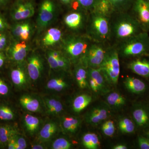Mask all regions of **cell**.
Listing matches in <instances>:
<instances>
[{
	"instance_id": "obj_38",
	"label": "cell",
	"mask_w": 149,
	"mask_h": 149,
	"mask_svg": "<svg viewBox=\"0 0 149 149\" xmlns=\"http://www.w3.org/2000/svg\"><path fill=\"white\" fill-rule=\"evenodd\" d=\"M14 137L15 141V149H24L27 148V141L22 134L18 132L15 135Z\"/></svg>"
},
{
	"instance_id": "obj_25",
	"label": "cell",
	"mask_w": 149,
	"mask_h": 149,
	"mask_svg": "<svg viewBox=\"0 0 149 149\" xmlns=\"http://www.w3.org/2000/svg\"><path fill=\"white\" fill-rule=\"evenodd\" d=\"M92 101V96L87 94H82L76 96L73 99L72 108L75 113H80L90 104Z\"/></svg>"
},
{
	"instance_id": "obj_7",
	"label": "cell",
	"mask_w": 149,
	"mask_h": 149,
	"mask_svg": "<svg viewBox=\"0 0 149 149\" xmlns=\"http://www.w3.org/2000/svg\"><path fill=\"white\" fill-rule=\"evenodd\" d=\"M61 131L58 120L50 119L44 123L36 136V141L49 144Z\"/></svg>"
},
{
	"instance_id": "obj_35",
	"label": "cell",
	"mask_w": 149,
	"mask_h": 149,
	"mask_svg": "<svg viewBox=\"0 0 149 149\" xmlns=\"http://www.w3.org/2000/svg\"><path fill=\"white\" fill-rule=\"evenodd\" d=\"M16 118V113L11 108L6 105H0V120H13Z\"/></svg>"
},
{
	"instance_id": "obj_4",
	"label": "cell",
	"mask_w": 149,
	"mask_h": 149,
	"mask_svg": "<svg viewBox=\"0 0 149 149\" xmlns=\"http://www.w3.org/2000/svg\"><path fill=\"white\" fill-rule=\"evenodd\" d=\"M108 16L95 12L91 19V30L93 37L97 40H103L109 37L110 26Z\"/></svg>"
},
{
	"instance_id": "obj_14",
	"label": "cell",
	"mask_w": 149,
	"mask_h": 149,
	"mask_svg": "<svg viewBox=\"0 0 149 149\" xmlns=\"http://www.w3.org/2000/svg\"><path fill=\"white\" fill-rule=\"evenodd\" d=\"M11 79L13 85L19 90H26L31 85V80L27 70L23 68L18 67L13 70L11 72Z\"/></svg>"
},
{
	"instance_id": "obj_28",
	"label": "cell",
	"mask_w": 149,
	"mask_h": 149,
	"mask_svg": "<svg viewBox=\"0 0 149 149\" xmlns=\"http://www.w3.org/2000/svg\"><path fill=\"white\" fill-rule=\"evenodd\" d=\"M12 32L15 37L23 41H26L29 39L30 36L31 27L28 23H19L15 25Z\"/></svg>"
},
{
	"instance_id": "obj_37",
	"label": "cell",
	"mask_w": 149,
	"mask_h": 149,
	"mask_svg": "<svg viewBox=\"0 0 149 149\" xmlns=\"http://www.w3.org/2000/svg\"><path fill=\"white\" fill-rule=\"evenodd\" d=\"M102 131L104 135L108 137L113 136L115 132V127L113 120H109L105 121L102 126Z\"/></svg>"
},
{
	"instance_id": "obj_24",
	"label": "cell",
	"mask_w": 149,
	"mask_h": 149,
	"mask_svg": "<svg viewBox=\"0 0 149 149\" xmlns=\"http://www.w3.org/2000/svg\"><path fill=\"white\" fill-rule=\"evenodd\" d=\"M18 132L16 126L10 124H0L1 146L2 147L7 146L9 140Z\"/></svg>"
},
{
	"instance_id": "obj_19",
	"label": "cell",
	"mask_w": 149,
	"mask_h": 149,
	"mask_svg": "<svg viewBox=\"0 0 149 149\" xmlns=\"http://www.w3.org/2000/svg\"><path fill=\"white\" fill-rule=\"evenodd\" d=\"M88 76L93 78L98 86L99 92L103 93H108L109 91L108 85L109 84L100 68H88Z\"/></svg>"
},
{
	"instance_id": "obj_34",
	"label": "cell",
	"mask_w": 149,
	"mask_h": 149,
	"mask_svg": "<svg viewBox=\"0 0 149 149\" xmlns=\"http://www.w3.org/2000/svg\"><path fill=\"white\" fill-rule=\"evenodd\" d=\"M81 20V15L77 13H74L67 15L64 20L65 24L70 28H76L80 26Z\"/></svg>"
},
{
	"instance_id": "obj_2",
	"label": "cell",
	"mask_w": 149,
	"mask_h": 149,
	"mask_svg": "<svg viewBox=\"0 0 149 149\" xmlns=\"http://www.w3.org/2000/svg\"><path fill=\"white\" fill-rule=\"evenodd\" d=\"M99 68L109 84L116 85L120 74V64L117 51L115 49L107 51L104 61Z\"/></svg>"
},
{
	"instance_id": "obj_12",
	"label": "cell",
	"mask_w": 149,
	"mask_h": 149,
	"mask_svg": "<svg viewBox=\"0 0 149 149\" xmlns=\"http://www.w3.org/2000/svg\"><path fill=\"white\" fill-rule=\"evenodd\" d=\"M43 70L44 63L40 56L34 54L27 59V70L31 82H36L41 78Z\"/></svg>"
},
{
	"instance_id": "obj_9",
	"label": "cell",
	"mask_w": 149,
	"mask_h": 149,
	"mask_svg": "<svg viewBox=\"0 0 149 149\" xmlns=\"http://www.w3.org/2000/svg\"><path fill=\"white\" fill-rule=\"evenodd\" d=\"M45 113L52 117H60L64 110L61 100L56 95H47L42 97Z\"/></svg>"
},
{
	"instance_id": "obj_16",
	"label": "cell",
	"mask_w": 149,
	"mask_h": 149,
	"mask_svg": "<svg viewBox=\"0 0 149 149\" xmlns=\"http://www.w3.org/2000/svg\"><path fill=\"white\" fill-rule=\"evenodd\" d=\"M69 87V83L64 77L54 76L48 80L45 85V89L48 93L56 95L66 91Z\"/></svg>"
},
{
	"instance_id": "obj_32",
	"label": "cell",
	"mask_w": 149,
	"mask_h": 149,
	"mask_svg": "<svg viewBox=\"0 0 149 149\" xmlns=\"http://www.w3.org/2000/svg\"><path fill=\"white\" fill-rule=\"evenodd\" d=\"M118 128L123 133L131 134L135 131V123L130 118H123L120 119L118 122Z\"/></svg>"
},
{
	"instance_id": "obj_18",
	"label": "cell",
	"mask_w": 149,
	"mask_h": 149,
	"mask_svg": "<svg viewBox=\"0 0 149 149\" xmlns=\"http://www.w3.org/2000/svg\"><path fill=\"white\" fill-rule=\"evenodd\" d=\"M132 116L137 126L145 128L149 125V109L146 106L138 104L132 111Z\"/></svg>"
},
{
	"instance_id": "obj_40",
	"label": "cell",
	"mask_w": 149,
	"mask_h": 149,
	"mask_svg": "<svg viewBox=\"0 0 149 149\" xmlns=\"http://www.w3.org/2000/svg\"><path fill=\"white\" fill-rule=\"evenodd\" d=\"M9 88L2 80L0 79V95H6L9 93Z\"/></svg>"
},
{
	"instance_id": "obj_52",
	"label": "cell",
	"mask_w": 149,
	"mask_h": 149,
	"mask_svg": "<svg viewBox=\"0 0 149 149\" xmlns=\"http://www.w3.org/2000/svg\"><path fill=\"white\" fill-rule=\"evenodd\" d=\"M7 0H0V5L4 3Z\"/></svg>"
},
{
	"instance_id": "obj_30",
	"label": "cell",
	"mask_w": 149,
	"mask_h": 149,
	"mask_svg": "<svg viewBox=\"0 0 149 149\" xmlns=\"http://www.w3.org/2000/svg\"><path fill=\"white\" fill-rule=\"evenodd\" d=\"M60 30L57 28H51L48 30L43 39V43L47 46L53 45L59 41L61 38Z\"/></svg>"
},
{
	"instance_id": "obj_20",
	"label": "cell",
	"mask_w": 149,
	"mask_h": 149,
	"mask_svg": "<svg viewBox=\"0 0 149 149\" xmlns=\"http://www.w3.org/2000/svg\"><path fill=\"white\" fill-rule=\"evenodd\" d=\"M28 52V48L24 42L14 44L9 51L10 57L18 63H22L24 61Z\"/></svg>"
},
{
	"instance_id": "obj_10",
	"label": "cell",
	"mask_w": 149,
	"mask_h": 149,
	"mask_svg": "<svg viewBox=\"0 0 149 149\" xmlns=\"http://www.w3.org/2000/svg\"><path fill=\"white\" fill-rule=\"evenodd\" d=\"M55 10V4L52 0H44L42 2L37 19L40 29H44L50 23L54 18Z\"/></svg>"
},
{
	"instance_id": "obj_11",
	"label": "cell",
	"mask_w": 149,
	"mask_h": 149,
	"mask_svg": "<svg viewBox=\"0 0 149 149\" xmlns=\"http://www.w3.org/2000/svg\"><path fill=\"white\" fill-rule=\"evenodd\" d=\"M87 42L82 39H70L65 43L64 49L71 59L76 60L84 56L88 49Z\"/></svg>"
},
{
	"instance_id": "obj_23",
	"label": "cell",
	"mask_w": 149,
	"mask_h": 149,
	"mask_svg": "<svg viewBox=\"0 0 149 149\" xmlns=\"http://www.w3.org/2000/svg\"><path fill=\"white\" fill-rule=\"evenodd\" d=\"M128 68L136 74L146 77H149V61L137 59L130 62Z\"/></svg>"
},
{
	"instance_id": "obj_44",
	"label": "cell",
	"mask_w": 149,
	"mask_h": 149,
	"mask_svg": "<svg viewBox=\"0 0 149 149\" xmlns=\"http://www.w3.org/2000/svg\"><path fill=\"white\" fill-rule=\"evenodd\" d=\"M88 84L90 85V88L92 89L93 92L95 93H98L99 92L98 86L93 78L88 76Z\"/></svg>"
},
{
	"instance_id": "obj_53",
	"label": "cell",
	"mask_w": 149,
	"mask_h": 149,
	"mask_svg": "<svg viewBox=\"0 0 149 149\" xmlns=\"http://www.w3.org/2000/svg\"><path fill=\"white\" fill-rule=\"evenodd\" d=\"M146 2H148V3H149V0H147Z\"/></svg>"
},
{
	"instance_id": "obj_31",
	"label": "cell",
	"mask_w": 149,
	"mask_h": 149,
	"mask_svg": "<svg viewBox=\"0 0 149 149\" xmlns=\"http://www.w3.org/2000/svg\"><path fill=\"white\" fill-rule=\"evenodd\" d=\"M72 146V143L63 137H56L48 144L49 148L52 149H69Z\"/></svg>"
},
{
	"instance_id": "obj_6",
	"label": "cell",
	"mask_w": 149,
	"mask_h": 149,
	"mask_svg": "<svg viewBox=\"0 0 149 149\" xmlns=\"http://www.w3.org/2000/svg\"><path fill=\"white\" fill-rule=\"evenodd\" d=\"M19 103L22 108L27 112L38 113L45 112L42 97L36 94L24 93L19 97Z\"/></svg>"
},
{
	"instance_id": "obj_49",
	"label": "cell",
	"mask_w": 149,
	"mask_h": 149,
	"mask_svg": "<svg viewBox=\"0 0 149 149\" xmlns=\"http://www.w3.org/2000/svg\"><path fill=\"white\" fill-rule=\"evenodd\" d=\"M144 133L145 137L149 140V125L148 127L144 128Z\"/></svg>"
},
{
	"instance_id": "obj_48",
	"label": "cell",
	"mask_w": 149,
	"mask_h": 149,
	"mask_svg": "<svg viewBox=\"0 0 149 149\" xmlns=\"http://www.w3.org/2000/svg\"><path fill=\"white\" fill-rule=\"evenodd\" d=\"M113 148L114 149H127V147L123 144H118L113 147Z\"/></svg>"
},
{
	"instance_id": "obj_5",
	"label": "cell",
	"mask_w": 149,
	"mask_h": 149,
	"mask_svg": "<svg viewBox=\"0 0 149 149\" xmlns=\"http://www.w3.org/2000/svg\"><path fill=\"white\" fill-rule=\"evenodd\" d=\"M101 46L98 45H92L88 48L83 58V63L87 68H99L104 60L106 54Z\"/></svg>"
},
{
	"instance_id": "obj_15",
	"label": "cell",
	"mask_w": 149,
	"mask_h": 149,
	"mask_svg": "<svg viewBox=\"0 0 149 149\" xmlns=\"http://www.w3.org/2000/svg\"><path fill=\"white\" fill-rule=\"evenodd\" d=\"M35 13V8L31 2L19 1L15 6L12 12L13 18L16 20L29 18Z\"/></svg>"
},
{
	"instance_id": "obj_21",
	"label": "cell",
	"mask_w": 149,
	"mask_h": 149,
	"mask_svg": "<svg viewBox=\"0 0 149 149\" xmlns=\"http://www.w3.org/2000/svg\"><path fill=\"white\" fill-rule=\"evenodd\" d=\"M135 10L139 21L145 25H149V3L144 0H137Z\"/></svg>"
},
{
	"instance_id": "obj_50",
	"label": "cell",
	"mask_w": 149,
	"mask_h": 149,
	"mask_svg": "<svg viewBox=\"0 0 149 149\" xmlns=\"http://www.w3.org/2000/svg\"><path fill=\"white\" fill-rule=\"evenodd\" d=\"M5 58L2 54L0 53V68L3 66L4 63Z\"/></svg>"
},
{
	"instance_id": "obj_54",
	"label": "cell",
	"mask_w": 149,
	"mask_h": 149,
	"mask_svg": "<svg viewBox=\"0 0 149 149\" xmlns=\"http://www.w3.org/2000/svg\"><path fill=\"white\" fill-rule=\"evenodd\" d=\"M1 17V15H0V17Z\"/></svg>"
},
{
	"instance_id": "obj_43",
	"label": "cell",
	"mask_w": 149,
	"mask_h": 149,
	"mask_svg": "<svg viewBox=\"0 0 149 149\" xmlns=\"http://www.w3.org/2000/svg\"><path fill=\"white\" fill-rule=\"evenodd\" d=\"M48 144L36 141V142L31 144V148L32 149H47Z\"/></svg>"
},
{
	"instance_id": "obj_26",
	"label": "cell",
	"mask_w": 149,
	"mask_h": 149,
	"mask_svg": "<svg viewBox=\"0 0 149 149\" xmlns=\"http://www.w3.org/2000/svg\"><path fill=\"white\" fill-rule=\"evenodd\" d=\"M86 68L87 67L84 64L83 65H79L75 69L74 72L75 80L78 87L80 89H85L89 85L88 70H86Z\"/></svg>"
},
{
	"instance_id": "obj_33",
	"label": "cell",
	"mask_w": 149,
	"mask_h": 149,
	"mask_svg": "<svg viewBox=\"0 0 149 149\" xmlns=\"http://www.w3.org/2000/svg\"><path fill=\"white\" fill-rule=\"evenodd\" d=\"M95 12L108 16L112 7L108 0H100L95 6Z\"/></svg>"
},
{
	"instance_id": "obj_47",
	"label": "cell",
	"mask_w": 149,
	"mask_h": 149,
	"mask_svg": "<svg viewBox=\"0 0 149 149\" xmlns=\"http://www.w3.org/2000/svg\"><path fill=\"white\" fill-rule=\"evenodd\" d=\"M6 27V23L1 16L0 17V32L4 30Z\"/></svg>"
},
{
	"instance_id": "obj_46",
	"label": "cell",
	"mask_w": 149,
	"mask_h": 149,
	"mask_svg": "<svg viewBox=\"0 0 149 149\" xmlns=\"http://www.w3.org/2000/svg\"><path fill=\"white\" fill-rule=\"evenodd\" d=\"M15 135L10 138V139L9 140L8 142L7 146L8 147V148L9 149H15Z\"/></svg>"
},
{
	"instance_id": "obj_13",
	"label": "cell",
	"mask_w": 149,
	"mask_h": 149,
	"mask_svg": "<svg viewBox=\"0 0 149 149\" xmlns=\"http://www.w3.org/2000/svg\"><path fill=\"white\" fill-rule=\"evenodd\" d=\"M108 107L100 104L91 109L85 116V120L89 124L97 125L107 119L109 115Z\"/></svg>"
},
{
	"instance_id": "obj_36",
	"label": "cell",
	"mask_w": 149,
	"mask_h": 149,
	"mask_svg": "<svg viewBox=\"0 0 149 149\" xmlns=\"http://www.w3.org/2000/svg\"><path fill=\"white\" fill-rule=\"evenodd\" d=\"M62 54L57 51H49L47 54L48 64L51 69L58 70V60L62 55Z\"/></svg>"
},
{
	"instance_id": "obj_41",
	"label": "cell",
	"mask_w": 149,
	"mask_h": 149,
	"mask_svg": "<svg viewBox=\"0 0 149 149\" xmlns=\"http://www.w3.org/2000/svg\"><path fill=\"white\" fill-rule=\"evenodd\" d=\"M110 3L112 8L119 9L124 4L127 0H108Z\"/></svg>"
},
{
	"instance_id": "obj_39",
	"label": "cell",
	"mask_w": 149,
	"mask_h": 149,
	"mask_svg": "<svg viewBox=\"0 0 149 149\" xmlns=\"http://www.w3.org/2000/svg\"><path fill=\"white\" fill-rule=\"evenodd\" d=\"M138 143L140 148L149 149V140L146 137L139 136L138 137Z\"/></svg>"
},
{
	"instance_id": "obj_3",
	"label": "cell",
	"mask_w": 149,
	"mask_h": 149,
	"mask_svg": "<svg viewBox=\"0 0 149 149\" xmlns=\"http://www.w3.org/2000/svg\"><path fill=\"white\" fill-rule=\"evenodd\" d=\"M149 49V39L145 35H136L125 40L120 47V52L126 57L142 54Z\"/></svg>"
},
{
	"instance_id": "obj_51",
	"label": "cell",
	"mask_w": 149,
	"mask_h": 149,
	"mask_svg": "<svg viewBox=\"0 0 149 149\" xmlns=\"http://www.w3.org/2000/svg\"><path fill=\"white\" fill-rule=\"evenodd\" d=\"M63 3L65 4L69 3L71 1V0H61Z\"/></svg>"
},
{
	"instance_id": "obj_42",
	"label": "cell",
	"mask_w": 149,
	"mask_h": 149,
	"mask_svg": "<svg viewBox=\"0 0 149 149\" xmlns=\"http://www.w3.org/2000/svg\"><path fill=\"white\" fill-rule=\"evenodd\" d=\"M78 3L85 8H90L95 5L96 0H77Z\"/></svg>"
},
{
	"instance_id": "obj_45",
	"label": "cell",
	"mask_w": 149,
	"mask_h": 149,
	"mask_svg": "<svg viewBox=\"0 0 149 149\" xmlns=\"http://www.w3.org/2000/svg\"><path fill=\"white\" fill-rule=\"evenodd\" d=\"M6 37L5 35H0V50L3 49L6 45Z\"/></svg>"
},
{
	"instance_id": "obj_29",
	"label": "cell",
	"mask_w": 149,
	"mask_h": 149,
	"mask_svg": "<svg viewBox=\"0 0 149 149\" xmlns=\"http://www.w3.org/2000/svg\"><path fill=\"white\" fill-rule=\"evenodd\" d=\"M82 143L83 146L88 149H97L100 146L98 137L95 133H85L82 137Z\"/></svg>"
},
{
	"instance_id": "obj_1",
	"label": "cell",
	"mask_w": 149,
	"mask_h": 149,
	"mask_svg": "<svg viewBox=\"0 0 149 149\" xmlns=\"http://www.w3.org/2000/svg\"><path fill=\"white\" fill-rule=\"evenodd\" d=\"M110 29L111 34L117 40L124 42L136 35L139 24L132 17L122 14L114 20Z\"/></svg>"
},
{
	"instance_id": "obj_8",
	"label": "cell",
	"mask_w": 149,
	"mask_h": 149,
	"mask_svg": "<svg viewBox=\"0 0 149 149\" xmlns=\"http://www.w3.org/2000/svg\"><path fill=\"white\" fill-rule=\"evenodd\" d=\"M44 123L42 118L30 113H24L22 118V128L25 134L29 137H36Z\"/></svg>"
},
{
	"instance_id": "obj_27",
	"label": "cell",
	"mask_w": 149,
	"mask_h": 149,
	"mask_svg": "<svg viewBox=\"0 0 149 149\" xmlns=\"http://www.w3.org/2000/svg\"><path fill=\"white\" fill-rule=\"evenodd\" d=\"M107 104L114 109L122 107L125 104L126 99L120 93L112 92L107 95L106 97Z\"/></svg>"
},
{
	"instance_id": "obj_17",
	"label": "cell",
	"mask_w": 149,
	"mask_h": 149,
	"mask_svg": "<svg viewBox=\"0 0 149 149\" xmlns=\"http://www.w3.org/2000/svg\"><path fill=\"white\" fill-rule=\"evenodd\" d=\"M61 131L63 133L72 135L80 128L81 121L80 118L74 116H61L59 119Z\"/></svg>"
},
{
	"instance_id": "obj_22",
	"label": "cell",
	"mask_w": 149,
	"mask_h": 149,
	"mask_svg": "<svg viewBox=\"0 0 149 149\" xmlns=\"http://www.w3.org/2000/svg\"><path fill=\"white\" fill-rule=\"evenodd\" d=\"M123 83L126 89L134 94H141L144 93L146 89V84L142 80L136 77H126Z\"/></svg>"
}]
</instances>
